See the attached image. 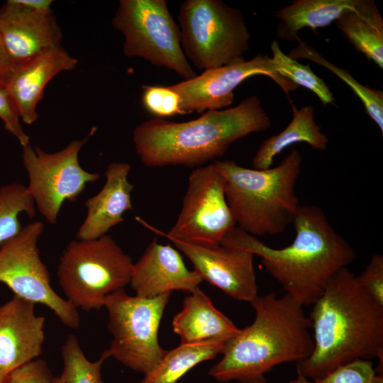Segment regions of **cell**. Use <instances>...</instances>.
<instances>
[{"mask_svg":"<svg viewBox=\"0 0 383 383\" xmlns=\"http://www.w3.org/2000/svg\"><path fill=\"white\" fill-rule=\"evenodd\" d=\"M313 330L310 356L296 362V374L313 379L357 359L376 357L382 374L383 306L357 284L347 267L328 280L309 316Z\"/></svg>","mask_w":383,"mask_h":383,"instance_id":"1","label":"cell"},{"mask_svg":"<svg viewBox=\"0 0 383 383\" xmlns=\"http://www.w3.org/2000/svg\"><path fill=\"white\" fill-rule=\"evenodd\" d=\"M292 224L295 238L282 248H271L237 226L223 236L220 244L260 256L265 270L286 294L301 306L313 305L330 278L353 262L357 254L318 206L300 204Z\"/></svg>","mask_w":383,"mask_h":383,"instance_id":"2","label":"cell"},{"mask_svg":"<svg viewBox=\"0 0 383 383\" xmlns=\"http://www.w3.org/2000/svg\"><path fill=\"white\" fill-rule=\"evenodd\" d=\"M250 303L253 322L226 341L222 358L208 372L218 382L267 383L275 366L304 360L313 351L311 321L290 295L270 292Z\"/></svg>","mask_w":383,"mask_h":383,"instance_id":"3","label":"cell"},{"mask_svg":"<svg viewBox=\"0 0 383 383\" xmlns=\"http://www.w3.org/2000/svg\"><path fill=\"white\" fill-rule=\"evenodd\" d=\"M270 126L262 101L252 95L234 107L207 111L189 121H144L135 128L133 141L145 166L198 167L223 155L235 141Z\"/></svg>","mask_w":383,"mask_h":383,"instance_id":"4","label":"cell"},{"mask_svg":"<svg viewBox=\"0 0 383 383\" xmlns=\"http://www.w3.org/2000/svg\"><path fill=\"white\" fill-rule=\"evenodd\" d=\"M225 179V195L238 227L257 236L277 235L292 223L300 205L296 185L302 156L293 149L279 165L249 169L233 160L213 161Z\"/></svg>","mask_w":383,"mask_h":383,"instance_id":"5","label":"cell"},{"mask_svg":"<svg viewBox=\"0 0 383 383\" xmlns=\"http://www.w3.org/2000/svg\"><path fill=\"white\" fill-rule=\"evenodd\" d=\"M133 262L106 234L72 240L60 257L58 282L66 299L86 312L104 306L106 297L131 282Z\"/></svg>","mask_w":383,"mask_h":383,"instance_id":"6","label":"cell"},{"mask_svg":"<svg viewBox=\"0 0 383 383\" xmlns=\"http://www.w3.org/2000/svg\"><path fill=\"white\" fill-rule=\"evenodd\" d=\"M182 48L200 70L245 60L250 34L243 13L221 0H186L179 9Z\"/></svg>","mask_w":383,"mask_h":383,"instance_id":"7","label":"cell"},{"mask_svg":"<svg viewBox=\"0 0 383 383\" xmlns=\"http://www.w3.org/2000/svg\"><path fill=\"white\" fill-rule=\"evenodd\" d=\"M123 37V54L165 67L184 80L197 76L182 48L179 25L166 0H121L111 21Z\"/></svg>","mask_w":383,"mask_h":383,"instance_id":"8","label":"cell"},{"mask_svg":"<svg viewBox=\"0 0 383 383\" xmlns=\"http://www.w3.org/2000/svg\"><path fill=\"white\" fill-rule=\"evenodd\" d=\"M171 294L145 298L122 289L106 297L104 307L113 336L110 357L144 375L155 367L166 353L159 343L158 330Z\"/></svg>","mask_w":383,"mask_h":383,"instance_id":"9","label":"cell"},{"mask_svg":"<svg viewBox=\"0 0 383 383\" xmlns=\"http://www.w3.org/2000/svg\"><path fill=\"white\" fill-rule=\"evenodd\" d=\"M43 231L42 222H31L0 247V282L14 295L49 308L65 326L77 329V309L54 291L40 258L38 243Z\"/></svg>","mask_w":383,"mask_h":383,"instance_id":"10","label":"cell"},{"mask_svg":"<svg viewBox=\"0 0 383 383\" xmlns=\"http://www.w3.org/2000/svg\"><path fill=\"white\" fill-rule=\"evenodd\" d=\"M89 138L74 140L53 153L30 143L23 147V164L29 178L27 191L38 211L51 224L57 223L65 201H76L88 183L100 178L99 173L84 170L79 162V153Z\"/></svg>","mask_w":383,"mask_h":383,"instance_id":"11","label":"cell"},{"mask_svg":"<svg viewBox=\"0 0 383 383\" xmlns=\"http://www.w3.org/2000/svg\"><path fill=\"white\" fill-rule=\"evenodd\" d=\"M235 225L226 199L224 177L212 162L192 172L176 223L167 234L156 232L171 241L216 245Z\"/></svg>","mask_w":383,"mask_h":383,"instance_id":"12","label":"cell"},{"mask_svg":"<svg viewBox=\"0 0 383 383\" xmlns=\"http://www.w3.org/2000/svg\"><path fill=\"white\" fill-rule=\"evenodd\" d=\"M271 78L289 96L298 88L274 70L268 55L258 53L249 60L204 70L189 80L169 86L179 98L182 114L221 110L231 105L233 91L245 79L255 75Z\"/></svg>","mask_w":383,"mask_h":383,"instance_id":"13","label":"cell"},{"mask_svg":"<svg viewBox=\"0 0 383 383\" xmlns=\"http://www.w3.org/2000/svg\"><path fill=\"white\" fill-rule=\"evenodd\" d=\"M174 245L192 262L203 280L235 300L251 302L258 294L254 254L226 246L202 245L180 240Z\"/></svg>","mask_w":383,"mask_h":383,"instance_id":"14","label":"cell"},{"mask_svg":"<svg viewBox=\"0 0 383 383\" xmlns=\"http://www.w3.org/2000/svg\"><path fill=\"white\" fill-rule=\"evenodd\" d=\"M61 28L51 13L9 0L0 8V42L14 69L60 47Z\"/></svg>","mask_w":383,"mask_h":383,"instance_id":"15","label":"cell"},{"mask_svg":"<svg viewBox=\"0 0 383 383\" xmlns=\"http://www.w3.org/2000/svg\"><path fill=\"white\" fill-rule=\"evenodd\" d=\"M43 316H37L35 304L14 295L0 306V372L9 376L35 360L45 340Z\"/></svg>","mask_w":383,"mask_h":383,"instance_id":"16","label":"cell"},{"mask_svg":"<svg viewBox=\"0 0 383 383\" xmlns=\"http://www.w3.org/2000/svg\"><path fill=\"white\" fill-rule=\"evenodd\" d=\"M202 281L198 273L187 269L177 250L155 239L133 263L130 284L137 296L153 298L174 290L190 293Z\"/></svg>","mask_w":383,"mask_h":383,"instance_id":"17","label":"cell"},{"mask_svg":"<svg viewBox=\"0 0 383 383\" xmlns=\"http://www.w3.org/2000/svg\"><path fill=\"white\" fill-rule=\"evenodd\" d=\"M78 61L61 46L17 67L4 87L25 123L38 118L36 109L45 87L57 74L74 70Z\"/></svg>","mask_w":383,"mask_h":383,"instance_id":"18","label":"cell"},{"mask_svg":"<svg viewBox=\"0 0 383 383\" xmlns=\"http://www.w3.org/2000/svg\"><path fill=\"white\" fill-rule=\"evenodd\" d=\"M131 168L126 162L109 163L103 188L84 202L87 216L76 234L77 239L91 240L106 235L123 221L126 211L133 209L131 194L134 185L128 180Z\"/></svg>","mask_w":383,"mask_h":383,"instance_id":"19","label":"cell"},{"mask_svg":"<svg viewBox=\"0 0 383 383\" xmlns=\"http://www.w3.org/2000/svg\"><path fill=\"white\" fill-rule=\"evenodd\" d=\"M190 294L184 298L182 310L172 322L180 343L210 340L227 341L240 333L241 329L218 310L199 287Z\"/></svg>","mask_w":383,"mask_h":383,"instance_id":"20","label":"cell"},{"mask_svg":"<svg viewBox=\"0 0 383 383\" xmlns=\"http://www.w3.org/2000/svg\"><path fill=\"white\" fill-rule=\"evenodd\" d=\"M358 0H296L274 13L279 20L277 38L295 41L304 28H324L353 9Z\"/></svg>","mask_w":383,"mask_h":383,"instance_id":"21","label":"cell"},{"mask_svg":"<svg viewBox=\"0 0 383 383\" xmlns=\"http://www.w3.org/2000/svg\"><path fill=\"white\" fill-rule=\"evenodd\" d=\"M291 104L293 109L292 121L282 131L270 136L261 144L252 159L254 169L272 167L275 157L296 143H306L315 150H326L329 140L315 121L314 107L305 106L297 109L292 103Z\"/></svg>","mask_w":383,"mask_h":383,"instance_id":"22","label":"cell"},{"mask_svg":"<svg viewBox=\"0 0 383 383\" xmlns=\"http://www.w3.org/2000/svg\"><path fill=\"white\" fill-rule=\"evenodd\" d=\"M357 51L383 68V18L373 0H358L335 21Z\"/></svg>","mask_w":383,"mask_h":383,"instance_id":"23","label":"cell"},{"mask_svg":"<svg viewBox=\"0 0 383 383\" xmlns=\"http://www.w3.org/2000/svg\"><path fill=\"white\" fill-rule=\"evenodd\" d=\"M226 341L210 340L179 345L165 354L140 383H178L179 380L198 364L221 354Z\"/></svg>","mask_w":383,"mask_h":383,"instance_id":"24","label":"cell"},{"mask_svg":"<svg viewBox=\"0 0 383 383\" xmlns=\"http://www.w3.org/2000/svg\"><path fill=\"white\" fill-rule=\"evenodd\" d=\"M296 47L288 56L297 60H309L333 72L346 83L362 101L367 115L383 133V92L379 89L365 86L357 81L348 71L337 67L325 59L314 48L304 42L299 37Z\"/></svg>","mask_w":383,"mask_h":383,"instance_id":"25","label":"cell"},{"mask_svg":"<svg viewBox=\"0 0 383 383\" xmlns=\"http://www.w3.org/2000/svg\"><path fill=\"white\" fill-rule=\"evenodd\" d=\"M29 218L35 215V205L27 188L22 184L11 183L0 187V247L16 235L22 228L19 215Z\"/></svg>","mask_w":383,"mask_h":383,"instance_id":"26","label":"cell"},{"mask_svg":"<svg viewBox=\"0 0 383 383\" xmlns=\"http://www.w3.org/2000/svg\"><path fill=\"white\" fill-rule=\"evenodd\" d=\"M270 48L272 64L279 75L296 86H301L313 92L323 105L334 104L333 92L324 80L312 71L309 65H302L284 54L276 40L272 41Z\"/></svg>","mask_w":383,"mask_h":383,"instance_id":"27","label":"cell"},{"mask_svg":"<svg viewBox=\"0 0 383 383\" xmlns=\"http://www.w3.org/2000/svg\"><path fill=\"white\" fill-rule=\"evenodd\" d=\"M63 371L60 377L65 383H104L101 367L110 357L104 350L96 361H90L85 356L77 338L70 335L61 347Z\"/></svg>","mask_w":383,"mask_h":383,"instance_id":"28","label":"cell"},{"mask_svg":"<svg viewBox=\"0 0 383 383\" xmlns=\"http://www.w3.org/2000/svg\"><path fill=\"white\" fill-rule=\"evenodd\" d=\"M142 102L145 109L156 118L182 114L179 96L170 87H142Z\"/></svg>","mask_w":383,"mask_h":383,"instance_id":"29","label":"cell"},{"mask_svg":"<svg viewBox=\"0 0 383 383\" xmlns=\"http://www.w3.org/2000/svg\"><path fill=\"white\" fill-rule=\"evenodd\" d=\"M376 374L370 360L357 359L340 365L314 383H369Z\"/></svg>","mask_w":383,"mask_h":383,"instance_id":"30","label":"cell"},{"mask_svg":"<svg viewBox=\"0 0 383 383\" xmlns=\"http://www.w3.org/2000/svg\"><path fill=\"white\" fill-rule=\"evenodd\" d=\"M355 279L360 287L379 305L383 306V255L374 254L365 270Z\"/></svg>","mask_w":383,"mask_h":383,"instance_id":"31","label":"cell"},{"mask_svg":"<svg viewBox=\"0 0 383 383\" xmlns=\"http://www.w3.org/2000/svg\"><path fill=\"white\" fill-rule=\"evenodd\" d=\"M0 118L7 131L15 136L22 147L30 143L28 135L20 123V117L5 87L0 86Z\"/></svg>","mask_w":383,"mask_h":383,"instance_id":"32","label":"cell"},{"mask_svg":"<svg viewBox=\"0 0 383 383\" xmlns=\"http://www.w3.org/2000/svg\"><path fill=\"white\" fill-rule=\"evenodd\" d=\"M53 378L46 362L35 359L11 372L9 383H51Z\"/></svg>","mask_w":383,"mask_h":383,"instance_id":"33","label":"cell"},{"mask_svg":"<svg viewBox=\"0 0 383 383\" xmlns=\"http://www.w3.org/2000/svg\"><path fill=\"white\" fill-rule=\"evenodd\" d=\"M13 71L14 67L0 42V86L4 87L6 85Z\"/></svg>","mask_w":383,"mask_h":383,"instance_id":"34","label":"cell"},{"mask_svg":"<svg viewBox=\"0 0 383 383\" xmlns=\"http://www.w3.org/2000/svg\"><path fill=\"white\" fill-rule=\"evenodd\" d=\"M19 4L27 6L33 10L44 12L51 13V4L52 1L51 0H16Z\"/></svg>","mask_w":383,"mask_h":383,"instance_id":"35","label":"cell"},{"mask_svg":"<svg viewBox=\"0 0 383 383\" xmlns=\"http://www.w3.org/2000/svg\"><path fill=\"white\" fill-rule=\"evenodd\" d=\"M289 383H311L308 378L301 376L297 375L296 377L291 380Z\"/></svg>","mask_w":383,"mask_h":383,"instance_id":"36","label":"cell"},{"mask_svg":"<svg viewBox=\"0 0 383 383\" xmlns=\"http://www.w3.org/2000/svg\"><path fill=\"white\" fill-rule=\"evenodd\" d=\"M369 383H383V374H375Z\"/></svg>","mask_w":383,"mask_h":383,"instance_id":"37","label":"cell"},{"mask_svg":"<svg viewBox=\"0 0 383 383\" xmlns=\"http://www.w3.org/2000/svg\"><path fill=\"white\" fill-rule=\"evenodd\" d=\"M0 383H9V376L3 374L0 372Z\"/></svg>","mask_w":383,"mask_h":383,"instance_id":"38","label":"cell"},{"mask_svg":"<svg viewBox=\"0 0 383 383\" xmlns=\"http://www.w3.org/2000/svg\"><path fill=\"white\" fill-rule=\"evenodd\" d=\"M51 383H65V382L60 376V377H54Z\"/></svg>","mask_w":383,"mask_h":383,"instance_id":"39","label":"cell"}]
</instances>
